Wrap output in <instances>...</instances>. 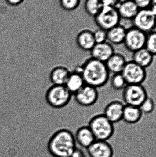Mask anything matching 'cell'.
<instances>
[{"label": "cell", "mask_w": 156, "mask_h": 157, "mask_svg": "<svg viewBox=\"0 0 156 157\" xmlns=\"http://www.w3.org/2000/svg\"><path fill=\"white\" fill-rule=\"evenodd\" d=\"M74 133L67 128L58 129L48 141V151L52 157H70L77 148Z\"/></svg>", "instance_id": "obj_1"}, {"label": "cell", "mask_w": 156, "mask_h": 157, "mask_svg": "<svg viewBox=\"0 0 156 157\" xmlns=\"http://www.w3.org/2000/svg\"><path fill=\"white\" fill-rule=\"evenodd\" d=\"M80 72L85 84L97 89L104 86L110 78L105 63L92 58L80 66Z\"/></svg>", "instance_id": "obj_2"}, {"label": "cell", "mask_w": 156, "mask_h": 157, "mask_svg": "<svg viewBox=\"0 0 156 157\" xmlns=\"http://www.w3.org/2000/svg\"><path fill=\"white\" fill-rule=\"evenodd\" d=\"M87 125L91 130L96 140L109 141L115 133L114 124L103 113L92 117Z\"/></svg>", "instance_id": "obj_3"}, {"label": "cell", "mask_w": 156, "mask_h": 157, "mask_svg": "<svg viewBox=\"0 0 156 157\" xmlns=\"http://www.w3.org/2000/svg\"><path fill=\"white\" fill-rule=\"evenodd\" d=\"M72 96L65 86L52 85L47 92L46 99L53 109H61L67 106Z\"/></svg>", "instance_id": "obj_4"}, {"label": "cell", "mask_w": 156, "mask_h": 157, "mask_svg": "<svg viewBox=\"0 0 156 157\" xmlns=\"http://www.w3.org/2000/svg\"><path fill=\"white\" fill-rule=\"evenodd\" d=\"M94 18L99 28L106 31L120 25L121 21L116 6H103Z\"/></svg>", "instance_id": "obj_5"}, {"label": "cell", "mask_w": 156, "mask_h": 157, "mask_svg": "<svg viewBox=\"0 0 156 157\" xmlns=\"http://www.w3.org/2000/svg\"><path fill=\"white\" fill-rule=\"evenodd\" d=\"M148 95L143 85H127L123 90L125 105L140 107Z\"/></svg>", "instance_id": "obj_6"}, {"label": "cell", "mask_w": 156, "mask_h": 157, "mask_svg": "<svg viewBox=\"0 0 156 157\" xmlns=\"http://www.w3.org/2000/svg\"><path fill=\"white\" fill-rule=\"evenodd\" d=\"M127 85H143L146 79V70L132 61H127L122 72Z\"/></svg>", "instance_id": "obj_7"}, {"label": "cell", "mask_w": 156, "mask_h": 157, "mask_svg": "<svg viewBox=\"0 0 156 157\" xmlns=\"http://www.w3.org/2000/svg\"><path fill=\"white\" fill-rule=\"evenodd\" d=\"M147 36V33L132 27L126 30L123 44L127 50L133 53L144 48Z\"/></svg>", "instance_id": "obj_8"}, {"label": "cell", "mask_w": 156, "mask_h": 157, "mask_svg": "<svg viewBox=\"0 0 156 157\" xmlns=\"http://www.w3.org/2000/svg\"><path fill=\"white\" fill-rule=\"evenodd\" d=\"M156 14L149 9L139 10L132 20L133 27L147 34L155 31Z\"/></svg>", "instance_id": "obj_9"}, {"label": "cell", "mask_w": 156, "mask_h": 157, "mask_svg": "<svg viewBox=\"0 0 156 157\" xmlns=\"http://www.w3.org/2000/svg\"><path fill=\"white\" fill-rule=\"evenodd\" d=\"M74 100L80 106L89 107L95 104L99 98L98 89L85 84L74 95Z\"/></svg>", "instance_id": "obj_10"}, {"label": "cell", "mask_w": 156, "mask_h": 157, "mask_svg": "<svg viewBox=\"0 0 156 157\" xmlns=\"http://www.w3.org/2000/svg\"><path fill=\"white\" fill-rule=\"evenodd\" d=\"M89 157H114L115 150L109 141L96 140L86 150Z\"/></svg>", "instance_id": "obj_11"}, {"label": "cell", "mask_w": 156, "mask_h": 157, "mask_svg": "<svg viewBox=\"0 0 156 157\" xmlns=\"http://www.w3.org/2000/svg\"><path fill=\"white\" fill-rule=\"evenodd\" d=\"M125 106L120 101H112L105 106L103 114L114 124L117 123L122 121Z\"/></svg>", "instance_id": "obj_12"}, {"label": "cell", "mask_w": 156, "mask_h": 157, "mask_svg": "<svg viewBox=\"0 0 156 157\" xmlns=\"http://www.w3.org/2000/svg\"><path fill=\"white\" fill-rule=\"evenodd\" d=\"M74 135L77 146L85 150L96 140L88 125H82L78 128L74 133Z\"/></svg>", "instance_id": "obj_13"}, {"label": "cell", "mask_w": 156, "mask_h": 157, "mask_svg": "<svg viewBox=\"0 0 156 157\" xmlns=\"http://www.w3.org/2000/svg\"><path fill=\"white\" fill-rule=\"evenodd\" d=\"M90 52L91 58L105 63L115 52V51L113 46L106 41L95 44Z\"/></svg>", "instance_id": "obj_14"}, {"label": "cell", "mask_w": 156, "mask_h": 157, "mask_svg": "<svg viewBox=\"0 0 156 157\" xmlns=\"http://www.w3.org/2000/svg\"><path fill=\"white\" fill-rule=\"evenodd\" d=\"M116 7L121 20L123 19L132 21L139 10L133 0L121 1Z\"/></svg>", "instance_id": "obj_15"}, {"label": "cell", "mask_w": 156, "mask_h": 157, "mask_svg": "<svg viewBox=\"0 0 156 157\" xmlns=\"http://www.w3.org/2000/svg\"><path fill=\"white\" fill-rule=\"evenodd\" d=\"M85 85L80 72V66L71 71L65 86L72 96L77 93Z\"/></svg>", "instance_id": "obj_16"}, {"label": "cell", "mask_w": 156, "mask_h": 157, "mask_svg": "<svg viewBox=\"0 0 156 157\" xmlns=\"http://www.w3.org/2000/svg\"><path fill=\"white\" fill-rule=\"evenodd\" d=\"M69 69L62 65L59 64L53 68L49 74V80L52 85L65 86L70 74Z\"/></svg>", "instance_id": "obj_17"}, {"label": "cell", "mask_w": 156, "mask_h": 157, "mask_svg": "<svg viewBox=\"0 0 156 157\" xmlns=\"http://www.w3.org/2000/svg\"><path fill=\"white\" fill-rule=\"evenodd\" d=\"M76 43L78 48L82 51L90 52L96 44L93 31L89 29L81 30L77 35Z\"/></svg>", "instance_id": "obj_18"}, {"label": "cell", "mask_w": 156, "mask_h": 157, "mask_svg": "<svg viewBox=\"0 0 156 157\" xmlns=\"http://www.w3.org/2000/svg\"><path fill=\"white\" fill-rule=\"evenodd\" d=\"M127 62L124 55L115 52L105 63L110 73L114 74L122 73Z\"/></svg>", "instance_id": "obj_19"}, {"label": "cell", "mask_w": 156, "mask_h": 157, "mask_svg": "<svg viewBox=\"0 0 156 157\" xmlns=\"http://www.w3.org/2000/svg\"><path fill=\"white\" fill-rule=\"evenodd\" d=\"M143 115L139 107L125 105L122 121L127 124H136L141 121Z\"/></svg>", "instance_id": "obj_20"}, {"label": "cell", "mask_w": 156, "mask_h": 157, "mask_svg": "<svg viewBox=\"0 0 156 157\" xmlns=\"http://www.w3.org/2000/svg\"><path fill=\"white\" fill-rule=\"evenodd\" d=\"M155 56L145 48L133 53L132 61L143 68L146 69L152 65Z\"/></svg>", "instance_id": "obj_21"}, {"label": "cell", "mask_w": 156, "mask_h": 157, "mask_svg": "<svg viewBox=\"0 0 156 157\" xmlns=\"http://www.w3.org/2000/svg\"><path fill=\"white\" fill-rule=\"evenodd\" d=\"M126 30L120 24L111 29L107 31V41L113 46L123 44Z\"/></svg>", "instance_id": "obj_22"}, {"label": "cell", "mask_w": 156, "mask_h": 157, "mask_svg": "<svg viewBox=\"0 0 156 157\" xmlns=\"http://www.w3.org/2000/svg\"><path fill=\"white\" fill-rule=\"evenodd\" d=\"M101 0H85L84 9L90 16L95 17L103 7Z\"/></svg>", "instance_id": "obj_23"}, {"label": "cell", "mask_w": 156, "mask_h": 157, "mask_svg": "<svg viewBox=\"0 0 156 157\" xmlns=\"http://www.w3.org/2000/svg\"><path fill=\"white\" fill-rule=\"evenodd\" d=\"M110 79H111V86L115 90H123L127 85L125 79L122 73L114 74Z\"/></svg>", "instance_id": "obj_24"}, {"label": "cell", "mask_w": 156, "mask_h": 157, "mask_svg": "<svg viewBox=\"0 0 156 157\" xmlns=\"http://www.w3.org/2000/svg\"><path fill=\"white\" fill-rule=\"evenodd\" d=\"M145 48L155 56L156 53V34L155 31L147 33L145 44Z\"/></svg>", "instance_id": "obj_25"}, {"label": "cell", "mask_w": 156, "mask_h": 157, "mask_svg": "<svg viewBox=\"0 0 156 157\" xmlns=\"http://www.w3.org/2000/svg\"><path fill=\"white\" fill-rule=\"evenodd\" d=\"M80 3L81 0H59L60 8L66 11L75 10L78 7Z\"/></svg>", "instance_id": "obj_26"}, {"label": "cell", "mask_w": 156, "mask_h": 157, "mask_svg": "<svg viewBox=\"0 0 156 157\" xmlns=\"http://www.w3.org/2000/svg\"><path fill=\"white\" fill-rule=\"evenodd\" d=\"M139 108L143 114H150L155 109V103L152 98L148 96Z\"/></svg>", "instance_id": "obj_27"}, {"label": "cell", "mask_w": 156, "mask_h": 157, "mask_svg": "<svg viewBox=\"0 0 156 157\" xmlns=\"http://www.w3.org/2000/svg\"><path fill=\"white\" fill-rule=\"evenodd\" d=\"M93 37L96 44L107 41V31L99 28L93 31Z\"/></svg>", "instance_id": "obj_28"}, {"label": "cell", "mask_w": 156, "mask_h": 157, "mask_svg": "<svg viewBox=\"0 0 156 157\" xmlns=\"http://www.w3.org/2000/svg\"><path fill=\"white\" fill-rule=\"evenodd\" d=\"M139 10L149 9L152 0H133Z\"/></svg>", "instance_id": "obj_29"}, {"label": "cell", "mask_w": 156, "mask_h": 157, "mask_svg": "<svg viewBox=\"0 0 156 157\" xmlns=\"http://www.w3.org/2000/svg\"><path fill=\"white\" fill-rule=\"evenodd\" d=\"M84 150L79 147H77L70 157H88L87 153H85Z\"/></svg>", "instance_id": "obj_30"}, {"label": "cell", "mask_w": 156, "mask_h": 157, "mask_svg": "<svg viewBox=\"0 0 156 157\" xmlns=\"http://www.w3.org/2000/svg\"><path fill=\"white\" fill-rule=\"evenodd\" d=\"M122 0H101L103 6H116Z\"/></svg>", "instance_id": "obj_31"}, {"label": "cell", "mask_w": 156, "mask_h": 157, "mask_svg": "<svg viewBox=\"0 0 156 157\" xmlns=\"http://www.w3.org/2000/svg\"><path fill=\"white\" fill-rule=\"evenodd\" d=\"M149 9L156 13V0H152Z\"/></svg>", "instance_id": "obj_32"}, {"label": "cell", "mask_w": 156, "mask_h": 157, "mask_svg": "<svg viewBox=\"0 0 156 157\" xmlns=\"http://www.w3.org/2000/svg\"><path fill=\"white\" fill-rule=\"evenodd\" d=\"M6 1L10 4L15 6L21 3L23 0H6Z\"/></svg>", "instance_id": "obj_33"}]
</instances>
